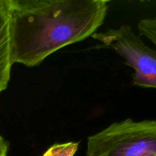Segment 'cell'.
Wrapping results in <instances>:
<instances>
[{
  "label": "cell",
  "mask_w": 156,
  "mask_h": 156,
  "mask_svg": "<svg viewBox=\"0 0 156 156\" xmlns=\"http://www.w3.org/2000/svg\"><path fill=\"white\" fill-rule=\"evenodd\" d=\"M91 37L101 47L115 50L124 59L125 63L134 70V85L156 89V50L148 47L130 26L123 24Z\"/></svg>",
  "instance_id": "3"
},
{
  "label": "cell",
  "mask_w": 156,
  "mask_h": 156,
  "mask_svg": "<svg viewBox=\"0 0 156 156\" xmlns=\"http://www.w3.org/2000/svg\"><path fill=\"white\" fill-rule=\"evenodd\" d=\"M140 36H144L156 46V17L140 20L137 24Z\"/></svg>",
  "instance_id": "6"
},
{
  "label": "cell",
  "mask_w": 156,
  "mask_h": 156,
  "mask_svg": "<svg viewBox=\"0 0 156 156\" xmlns=\"http://www.w3.org/2000/svg\"><path fill=\"white\" fill-rule=\"evenodd\" d=\"M108 0H9L13 63L39 66L52 53L92 36Z\"/></svg>",
  "instance_id": "1"
},
{
  "label": "cell",
  "mask_w": 156,
  "mask_h": 156,
  "mask_svg": "<svg viewBox=\"0 0 156 156\" xmlns=\"http://www.w3.org/2000/svg\"><path fill=\"white\" fill-rule=\"evenodd\" d=\"M87 156H156V120L112 123L88 137Z\"/></svg>",
  "instance_id": "2"
},
{
  "label": "cell",
  "mask_w": 156,
  "mask_h": 156,
  "mask_svg": "<svg viewBox=\"0 0 156 156\" xmlns=\"http://www.w3.org/2000/svg\"><path fill=\"white\" fill-rule=\"evenodd\" d=\"M9 143L0 135V156H8Z\"/></svg>",
  "instance_id": "7"
},
{
  "label": "cell",
  "mask_w": 156,
  "mask_h": 156,
  "mask_svg": "<svg viewBox=\"0 0 156 156\" xmlns=\"http://www.w3.org/2000/svg\"><path fill=\"white\" fill-rule=\"evenodd\" d=\"M79 143L69 142L58 143L50 146L42 156H74L79 149Z\"/></svg>",
  "instance_id": "5"
},
{
  "label": "cell",
  "mask_w": 156,
  "mask_h": 156,
  "mask_svg": "<svg viewBox=\"0 0 156 156\" xmlns=\"http://www.w3.org/2000/svg\"><path fill=\"white\" fill-rule=\"evenodd\" d=\"M13 64L9 0H0V94L9 85Z\"/></svg>",
  "instance_id": "4"
}]
</instances>
